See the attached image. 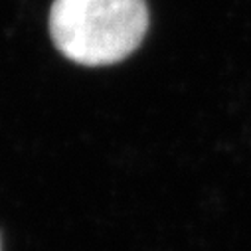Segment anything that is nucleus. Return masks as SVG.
Returning a JSON list of instances; mask_svg holds the SVG:
<instances>
[{"label":"nucleus","mask_w":251,"mask_h":251,"mask_svg":"<svg viewBox=\"0 0 251 251\" xmlns=\"http://www.w3.org/2000/svg\"><path fill=\"white\" fill-rule=\"evenodd\" d=\"M50 36L79 66H111L129 57L145 40V0H53Z\"/></svg>","instance_id":"1"},{"label":"nucleus","mask_w":251,"mask_h":251,"mask_svg":"<svg viewBox=\"0 0 251 251\" xmlns=\"http://www.w3.org/2000/svg\"><path fill=\"white\" fill-rule=\"evenodd\" d=\"M0 251H2V235H0Z\"/></svg>","instance_id":"2"}]
</instances>
